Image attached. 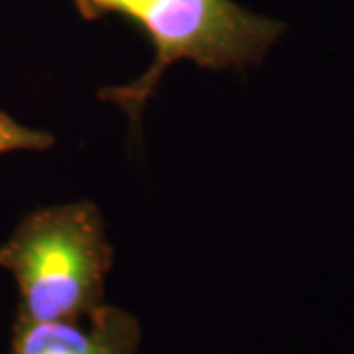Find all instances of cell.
Masks as SVG:
<instances>
[{
	"label": "cell",
	"instance_id": "cell-1",
	"mask_svg": "<svg viewBox=\"0 0 354 354\" xmlns=\"http://www.w3.org/2000/svg\"><path fill=\"white\" fill-rule=\"evenodd\" d=\"M85 20L118 16L140 28L153 46V64L128 85L104 87L101 101L127 114L132 134L140 132L146 102L176 62L203 69H244L262 64L286 24L250 12L232 0H73Z\"/></svg>",
	"mask_w": 354,
	"mask_h": 354
},
{
	"label": "cell",
	"instance_id": "cell-2",
	"mask_svg": "<svg viewBox=\"0 0 354 354\" xmlns=\"http://www.w3.org/2000/svg\"><path fill=\"white\" fill-rule=\"evenodd\" d=\"M114 250L101 211L88 201L32 211L0 246V268L18 286L22 321H73L104 297Z\"/></svg>",
	"mask_w": 354,
	"mask_h": 354
},
{
	"label": "cell",
	"instance_id": "cell-3",
	"mask_svg": "<svg viewBox=\"0 0 354 354\" xmlns=\"http://www.w3.org/2000/svg\"><path fill=\"white\" fill-rule=\"evenodd\" d=\"M138 346L136 317L102 304L73 321L16 319L8 354H138Z\"/></svg>",
	"mask_w": 354,
	"mask_h": 354
},
{
	"label": "cell",
	"instance_id": "cell-4",
	"mask_svg": "<svg viewBox=\"0 0 354 354\" xmlns=\"http://www.w3.org/2000/svg\"><path fill=\"white\" fill-rule=\"evenodd\" d=\"M53 136L44 130L22 127L6 113H0V153L16 150H48L53 146Z\"/></svg>",
	"mask_w": 354,
	"mask_h": 354
}]
</instances>
